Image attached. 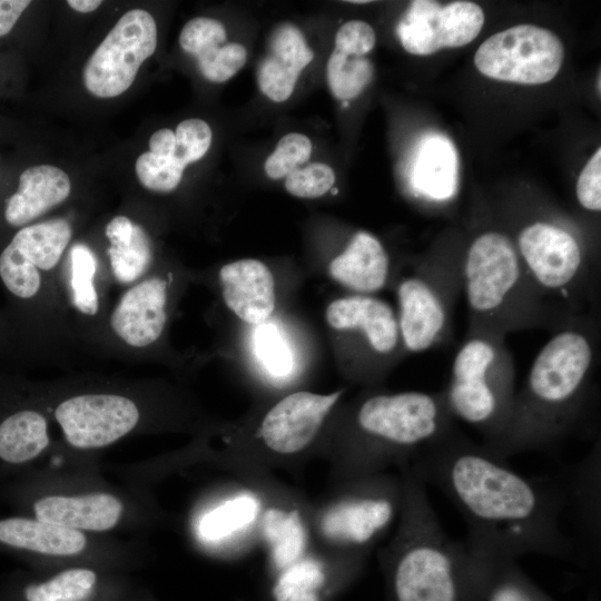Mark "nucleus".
Returning <instances> with one entry per match:
<instances>
[{"instance_id":"obj_9","label":"nucleus","mask_w":601,"mask_h":601,"mask_svg":"<svg viewBox=\"0 0 601 601\" xmlns=\"http://www.w3.org/2000/svg\"><path fill=\"white\" fill-rule=\"evenodd\" d=\"M402 500L400 472L338 480L329 499L312 510L313 534L325 549L367 555L397 520Z\"/></svg>"},{"instance_id":"obj_8","label":"nucleus","mask_w":601,"mask_h":601,"mask_svg":"<svg viewBox=\"0 0 601 601\" xmlns=\"http://www.w3.org/2000/svg\"><path fill=\"white\" fill-rule=\"evenodd\" d=\"M515 393V365L505 337L467 331L443 390L454 420L481 432L483 442L491 441L504 427Z\"/></svg>"},{"instance_id":"obj_40","label":"nucleus","mask_w":601,"mask_h":601,"mask_svg":"<svg viewBox=\"0 0 601 601\" xmlns=\"http://www.w3.org/2000/svg\"><path fill=\"white\" fill-rule=\"evenodd\" d=\"M373 28L365 21L351 20L341 26L335 36V50L354 57H364L375 46Z\"/></svg>"},{"instance_id":"obj_36","label":"nucleus","mask_w":601,"mask_h":601,"mask_svg":"<svg viewBox=\"0 0 601 601\" xmlns=\"http://www.w3.org/2000/svg\"><path fill=\"white\" fill-rule=\"evenodd\" d=\"M270 55L299 72L313 60V51L303 33L289 23H284L274 31Z\"/></svg>"},{"instance_id":"obj_12","label":"nucleus","mask_w":601,"mask_h":601,"mask_svg":"<svg viewBox=\"0 0 601 601\" xmlns=\"http://www.w3.org/2000/svg\"><path fill=\"white\" fill-rule=\"evenodd\" d=\"M114 288L100 249L72 240L58 272V294L63 323L75 352L95 356L111 307Z\"/></svg>"},{"instance_id":"obj_16","label":"nucleus","mask_w":601,"mask_h":601,"mask_svg":"<svg viewBox=\"0 0 601 601\" xmlns=\"http://www.w3.org/2000/svg\"><path fill=\"white\" fill-rule=\"evenodd\" d=\"M343 393V388L331 394L299 391L276 402L264 414L256 432L264 453L277 463L289 462V457L305 452Z\"/></svg>"},{"instance_id":"obj_41","label":"nucleus","mask_w":601,"mask_h":601,"mask_svg":"<svg viewBox=\"0 0 601 601\" xmlns=\"http://www.w3.org/2000/svg\"><path fill=\"white\" fill-rule=\"evenodd\" d=\"M579 204L590 211L601 209V149H597L577 181Z\"/></svg>"},{"instance_id":"obj_34","label":"nucleus","mask_w":601,"mask_h":601,"mask_svg":"<svg viewBox=\"0 0 601 601\" xmlns=\"http://www.w3.org/2000/svg\"><path fill=\"white\" fill-rule=\"evenodd\" d=\"M312 142L305 135L290 132L278 141L275 150L265 161L266 175L272 179L286 178L300 168L311 157Z\"/></svg>"},{"instance_id":"obj_24","label":"nucleus","mask_w":601,"mask_h":601,"mask_svg":"<svg viewBox=\"0 0 601 601\" xmlns=\"http://www.w3.org/2000/svg\"><path fill=\"white\" fill-rule=\"evenodd\" d=\"M326 321L339 332L363 328L381 358L404 349L395 311L387 302L372 295L352 294L333 300L326 309Z\"/></svg>"},{"instance_id":"obj_39","label":"nucleus","mask_w":601,"mask_h":601,"mask_svg":"<svg viewBox=\"0 0 601 601\" xmlns=\"http://www.w3.org/2000/svg\"><path fill=\"white\" fill-rule=\"evenodd\" d=\"M225 40L226 30L221 22L206 17L191 19L179 35L181 49L195 57L213 46L223 45Z\"/></svg>"},{"instance_id":"obj_25","label":"nucleus","mask_w":601,"mask_h":601,"mask_svg":"<svg viewBox=\"0 0 601 601\" xmlns=\"http://www.w3.org/2000/svg\"><path fill=\"white\" fill-rule=\"evenodd\" d=\"M221 296L226 306L242 321L259 325L272 315L275 283L269 268L257 259H239L218 272Z\"/></svg>"},{"instance_id":"obj_29","label":"nucleus","mask_w":601,"mask_h":601,"mask_svg":"<svg viewBox=\"0 0 601 601\" xmlns=\"http://www.w3.org/2000/svg\"><path fill=\"white\" fill-rule=\"evenodd\" d=\"M97 581L92 570L75 568L65 570L52 579L24 587L26 601H85Z\"/></svg>"},{"instance_id":"obj_22","label":"nucleus","mask_w":601,"mask_h":601,"mask_svg":"<svg viewBox=\"0 0 601 601\" xmlns=\"http://www.w3.org/2000/svg\"><path fill=\"white\" fill-rule=\"evenodd\" d=\"M100 248L114 287L122 290L147 276L157 265L154 239L147 228L128 215L112 216L104 226Z\"/></svg>"},{"instance_id":"obj_1","label":"nucleus","mask_w":601,"mask_h":601,"mask_svg":"<svg viewBox=\"0 0 601 601\" xmlns=\"http://www.w3.org/2000/svg\"><path fill=\"white\" fill-rule=\"evenodd\" d=\"M404 470L447 496L466 523V539L477 545L515 559L568 558L574 551L561 530L565 497L560 482L522 475L457 427Z\"/></svg>"},{"instance_id":"obj_5","label":"nucleus","mask_w":601,"mask_h":601,"mask_svg":"<svg viewBox=\"0 0 601 601\" xmlns=\"http://www.w3.org/2000/svg\"><path fill=\"white\" fill-rule=\"evenodd\" d=\"M351 435L332 460L337 480L407 469L455 426L443 391L374 393L352 414Z\"/></svg>"},{"instance_id":"obj_32","label":"nucleus","mask_w":601,"mask_h":601,"mask_svg":"<svg viewBox=\"0 0 601 601\" xmlns=\"http://www.w3.org/2000/svg\"><path fill=\"white\" fill-rule=\"evenodd\" d=\"M186 167L175 157L141 154L136 160V174L140 184L148 190L167 194L175 190Z\"/></svg>"},{"instance_id":"obj_33","label":"nucleus","mask_w":601,"mask_h":601,"mask_svg":"<svg viewBox=\"0 0 601 601\" xmlns=\"http://www.w3.org/2000/svg\"><path fill=\"white\" fill-rule=\"evenodd\" d=\"M199 71L210 81L224 82L245 65L247 52L243 45L230 42L213 46L196 56Z\"/></svg>"},{"instance_id":"obj_43","label":"nucleus","mask_w":601,"mask_h":601,"mask_svg":"<svg viewBox=\"0 0 601 601\" xmlns=\"http://www.w3.org/2000/svg\"><path fill=\"white\" fill-rule=\"evenodd\" d=\"M175 132L168 128L155 131L149 139V151L157 156L174 157Z\"/></svg>"},{"instance_id":"obj_19","label":"nucleus","mask_w":601,"mask_h":601,"mask_svg":"<svg viewBox=\"0 0 601 601\" xmlns=\"http://www.w3.org/2000/svg\"><path fill=\"white\" fill-rule=\"evenodd\" d=\"M245 482L226 490L198 515L196 535L206 546L237 553L258 536L264 485L255 476Z\"/></svg>"},{"instance_id":"obj_28","label":"nucleus","mask_w":601,"mask_h":601,"mask_svg":"<svg viewBox=\"0 0 601 601\" xmlns=\"http://www.w3.org/2000/svg\"><path fill=\"white\" fill-rule=\"evenodd\" d=\"M456 168L452 142L440 135L426 137L420 146L412 175L414 194L431 203L451 200L456 194Z\"/></svg>"},{"instance_id":"obj_45","label":"nucleus","mask_w":601,"mask_h":601,"mask_svg":"<svg viewBox=\"0 0 601 601\" xmlns=\"http://www.w3.org/2000/svg\"><path fill=\"white\" fill-rule=\"evenodd\" d=\"M67 4L75 11L88 13L96 10L100 4V0H68Z\"/></svg>"},{"instance_id":"obj_46","label":"nucleus","mask_w":601,"mask_h":601,"mask_svg":"<svg viewBox=\"0 0 601 601\" xmlns=\"http://www.w3.org/2000/svg\"><path fill=\"white\" fill-rule=\"evenodd\" d=\"M349 2H352V3H368L370 1H364V0L356 1V0H355V1H349Z\"/></svg>"},{"instance_id":"obj_44","label":"nucleus","mask_w":601,"mask_h":601,"mask_svg":"<svg viewBox=\"0 0 601 601\" xmlns=\"http://www.w3.org/2000/svg\"><path fill=\"white\" fill-rule=\"evenodd\" d=\"M14 364L16 348L13 335L3 309H0V362Z\"/></svg>"},{"instance_id":"obj_31","label":"nucleus","mask_w":601,"mask_h":601,"mask_svg":"<svg viewBox=\"0 0 601 601\" xmlns=\"http://www.w3.org/2000/svg\"><path fill=\"white\" fill-rule=\"evenodd\" d=\"M256 357L268 374L277 378L287 377L294 370L292 347L274 323H262L253 335Z\"/></svg>"},{"instance_id":"obj_27","label":"nucleus","mask_w":601,"mask_h":601,"mask_svg":"<svg viewBox=\"0 0 601 601\" xmlns=\"http://www.w3.org/2000/svg\"><path fill=\"white\" fill-rule=\"evenodd\" d=\"M465 540L474 560L475 601H552L530 582L515 558Z\"/></svg>"},{"instance_id":"obj_14","label":"nucleus","mask_w":601,"mask_h":601,"mask_svg":"<svg viewBox=\"0 0 601 601\" xmlns=\"http://www.w3.org/2000/svg\"><path fill=\"white\" fill-rule=\"evenodd\" d=\"M564 49L552 31L518 24L487 38L476 50L474 65L484 76L521 85H542L560 71Z\"/></svg>"},{"instance_id":"obj_18","label":"nucleus","mask_w":601,"mask_h":601,"mask_svg":"<svg viewBox=\"0 0 601 601\" xmlns=\"http://www.w3.org/2000/svg\"><path fill=\"white\" fill-rule=\"evenodd\" d=\"M0 496L21 514L83 533L112 530L125 511L122 501L108 492L39 495L0 487Z\"/></svg>"},{"instance_id":"obj_23","label":"nucleus","mask_w":601,"mask_h":601,"mask_svg":"<svg viewBox=\"0 0 601 601\" xmlns=\"http://www.w3.org/2000/svg\"><path fill=\"white\" fill-rule=\"evenodd\" d=\"M71 194L69 176L51 165H37L23 170L18 188L6 200L2 220L19 230L41 218L68 200Z\"/></svg>"},{"instance_id":"obj_3","label":"nucleus","mask_w":601,"mask_h":601,"mask_svg":"<svg viewBox=\"0 0 601 601\" xmlns=\"http://www.w3.org/2000/svg\"><path fill=\"white\" fill-rule=\"evenodd\" d=\"M73 216L28 225L0 249L3 309L12 331L18 364L69 366L76 352L59 302L58 272L73 240Z\"/></svg>"},{"instance_id":"obj_6","label":"nucleus","mask_w":601,"mask_h":601,"mask_svg":"<svg viewBox=\"0 0 601 601\" xmlns=\"http://www.w3.org/2000/svg\"><path fill=\"white\" fill-rule=\"evenodd\" d=\"M66 445L95 452L164 423L161 388L142 380L73 375L39 382Z\"/></svg>"},{"instance_id":"obj_10","label":"nucleus","mask_w":601,"mask_h":601,"mask_svg":"<svg viewBox=\"0 0 601 601\" xmlns=\"http://www.w3.org/2000/svg\"><path fill=\"white\" fill-rule=\"evenodd\" d=\"M176 273L159 264L112 302L95 356L127 363L157 358L170 318Z\"/></svg>"},{"instance_id":"obj_4","label":"nucleus","mask_w":601,"mask_h":601,"mask_svg":"<svg viewBox=\"0 0 601 601\" xmlns=\"http://www.w3.org/2000/svg\"><path fill=\"white\" fill-rule=\"evenodd\" d=\"M397 525L380 550L390 601H475L472 550L443 529L427 486L408 470Z\"/></svg>"},{"instance_id":"obj_30","label":"nucleus","mask_w":601,"mask_h":601,"mask_svg":"<svg viewBox=\"0 0 601 601\" xmlns=\"http://www.w3.org/2000/svg\"><path fill=\"white\" fill-rule=\"evenodd\" d=\"M327 81L333 96L347 101L361 95L370 85L374 67L365 57H354L334 50L328 59Z\"/></svg>"},{"instance_id":"obj_38","label":"nucleus","mask_w":601,"mask_h":601,"mask_svg":"<svg viewBox=\"0 0 601 601\" xmlns=\"http://www.w3.org/2000/svg\"><path fill=\"white\" fill-rule=\"evenodd\" d=\"M300 72L269 55L258 69V85L263 93L275 102L287 100Z\"/></svg>"},{"instance_id":"obj_15","label":"nucleus","mask_w":601,"mask_h":601,"mask_svg":"<svg viewBox=\"0 0 601 601\" xmlns=\"http://www.w3.org/2000/svg\"><path fill=\"white\" fill-rule=\"evenodd\" d=\"M156 47L157 26L152 16L141 9L127 11L85 65L86 89L98 98L124 93Z\"/></svg>"},{"instance_id":"obj_26","label":"nucleus","mask_w":601,"mask_h":601,"mask_svg":"<svg viewBox=\"0 0 601 601\" xmlns=\"http://www.w3.org/2000/svg\"><path fill=\"white\" fill-rule=\"evenodd\" d=\"M328 270L335 282L354 294L372 295L388 282L390 257L374 235L358 230L331 260Z\"/></svg>"},{"instance_id":"obj_7","label":"nucleus","mask_w":601,"mask_h":601,"mask_svg":"<svg viewBox=\"0 0 601 601\" xmlns=\"http://www.w3.org/2000/svg\"><path fill=\"white\" fill-rule=\"evenodd\" d=\"M461 292L470 332L506 337L523 329L553 332L578 319L564 317L542 298L511 236L495 229L477 234L462 252Z\"/></svg>"},{"instance_id":"obj_37","label":"nucleus","mask_w":601,"mask_h":601,"mask_svg":"<svg viewBox=\"0 0 601 601\" xmlns=\"http://www.w3.org/2000/svg\"><path fill=\"white\" fill-rule=\"evenodd\" d=\"M335 183L333 169L322 162H313L294 170L286 177V190L300 198H317L326 194Z\"/></svg>"},{"instance_id":"obj_20","label":"nucleus","mask_w":601,"mask_h":601,"mask_svg":"<svg viewBox=\"0 0 601 601\" xmlns=\"http://www.w3.org/2000/svg\"><path fill=\"white\" fill-rule=\"evenodd\" d=\"M312 510L292 494L264 485L258 538L265 545L274 573L311 551Z\"/></svg>"},{"instance_id":"obj_17","label":"nucleus","mask_w":601,"mask_h":601,"mask_svg":"<svg viewBox=\"0 0 601 601\" xmlns=\"http://www.w3.org/2000/svg\"><path fill=\"white\" fill-rule=\"evenodd\" d=\"M483 24V10L474 2L441 6L436 1L415 0L397 23L396 33L407 52L427 56L466 46L479 36Z\"/></svg>"},{"instance_id":"obj_42","label":"nucleus","mask_w":601,"mask_h":601,"mask_svg":"<svg viewBox=\"0 0 601 601\" xmlns=\"http://www.w3.org/2000/svg\"><path fill=\"white\" fill-rule=\"evenodd\" d=\"M30 3L29 0H0V37L11 31Z\"/></svg>"},{"instance_id":"obj_13","label":"nucleus","mask_w":601,"mask_h":601,"mask_svg":"<svg viewBox=\"0 0 601 601\" xmlns=\"http://www.w3.org/2000/svg\"><path fill=\"white\" fill-rule=\"evenodd\" d=\"M51 422L39 382L0 371V485L49 450Z\"/></svg>"},{"instance_id":"obj_2","label":"nucleus","mask_w":601,"mask_h":601,"mask_svg":"<svg viewBox=\"0 0 601 601\" xmlns=\"http://www.w3.org/2000/svg\"><path fill=\"white\" fill-rule=\"evenodd\" d=\"M599 356L597 316L580 317L552 332L516 390L502 431L483 444L508 460L560 446L582 426L591 404Z\"/></svg>"},{"instance_id":"obj_11","label":"nucleus","mask_w":601,"mask_h":601,"mask_svg":"<svg viewBox=\"0 0 601 601\" xmlns=\"http://www.w3.org/2000/svg\"><path fill=\"white\" fill-rule=\"evenodd\" d=\"M461 260L462 253H434L398 282L396 315L405 352L422 353L451 337Z\"/></svg>"},{"instance_id":"obj_21","label":"nucleus","mask_w":601,"mask_h":601,"mask_svg":"<svg viewBox=\"0 0 601 601\" xmlns=\"http://www.w3.org/2000/svg\"><path fill=\"white\" fill-rule=\"evenodd\" d=\"M366 554L325 549L306 555L275 573L273 601H324L328 591L354 578Z\"/></svg>"},{"instance_id":"obj_35","label":"nucleus","mask_w":601,"mask_h":601,"mask_svg":"<svg viewBox=\"0 0 601 601\" xmlns=\"http://www.w3.org/2000/svg\"><path fill=\"white\" fill-rule=\"evenodd\" d=\"M211 129L201 119H186L178 124L174 157L185 167L205 156L211 144Z\"/></svg>"}]
</instances>
